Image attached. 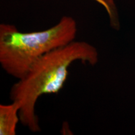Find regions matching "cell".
Segmentation results:
<instances>
[{
	"label": "cell",
	"instance_id": "6da1fadb",
	"mask_svg": "<svg viewBox=\"0 0 135 135\" xmlns=\"http://www.w3.org/2000/svg\"><path fill=\"white\" fill-rule=\"evenodd\" d=\"M98 60L97 49L85 41H73L44 55L10 91V99L19 106L21 124L33 133L41 131L35 111L40 97L58 94L63 88L69 68L75 62L94 66Z\"/></svg>",
	"mask_w": 135,
	"mask_h": 135
},
{
	"label": "cell",
	"instance_id": "7a4b0ae2",
	"mask_svg": "<svg viewBox=\"0 0 135 135\" xmlns=\"http://www.w3.org/2000/svg\"><path fill=\"white\" fill-rule=\"evenodd\" d=\"M77 23L63 16L57 24L38 31L21 32L15 25H0V65L8 75L20 80L44 55L75 41Z\"/></svg>",
	"mask_w": 135,
	"mask_h": 135
},
{
	"label": "cell",
	"instance_id": "3957f363",
	"mask_svg": "<svg viewBox=\"0 0 135 135\" xmlns=\"http://www.w3.org/2000/svg\"><path fill=\"white\" fill-rule=\"evenodd\" d=\"M19 121L20 108L16 103L0 105V134H16Z\"/></svg>",
	"mask_w": 135,
	"mask_h": 135
},
{
	"label": "cell",
	"instance_id": "277c9868",
	"mask_svg": "<svg viewBox=\"0 0 135 135\" xmlns=\"http://www.w3.org/2000/svg\"><path fill=\"white\" fill-rule=\"evenodd\" d=\"M104 8L109 16L111 27L114 29L119 28V21L117 8L114 0H93Z\"/></svg>",
	"mask_w": 135,
	"mask_h": 135
}]
</instances>
